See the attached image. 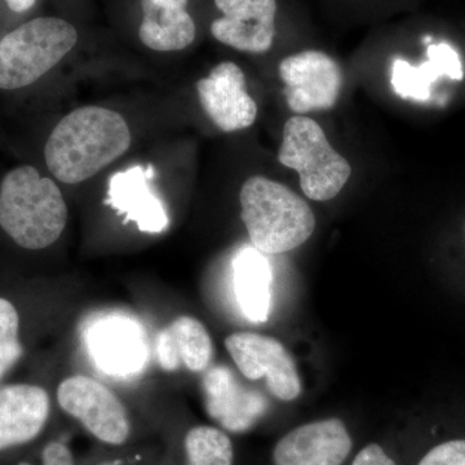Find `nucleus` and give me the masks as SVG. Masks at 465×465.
Segmentation results:
<instances>
[{
	"label": "nucleus",
	"instance_id": "423d86ee",
	"mask_svg": "<svg viewBox=\"0 0 465 465\" xmlns=\"http://www.w3.org/2000/svg\"><path fill=\"white\" fill-rule=\"evenodd\" d=\"M57 401L67 415L78 420L100 442L122 446L130 439V419L124 403L94 379L70 376L58 385Z\"/></svg>",
	"mask_w": 465,
	"mask_h": 465
},
{
	"label": "nucleus",
	"instance_id": "cd10ccee",
	"mask_svg": "<svg viewBox=\"0 0 465 465\" xmlns=\"http://www.w3.org/2000/svg\"><path fill=\"white\" fill-rule=\"evenodd\" d=\"M464 231H465V225H464Z\"/></svg>",
	"mask_w": 465,
	"mask_h": 465
},
{
	"label": "nucleus",
	"instance_id": "5701e85b",
	"mask_svg": "<svg viewBox=\"0 0 465 465\" xmlns=\"http://www.w3.org/2000/svg\"><path fill=\"white\" fill-rule=\"evenodd\" d=\"M351 465H397V463L381 445L370 443L358 452Z\"/></svg>",
	"mask_w": 465,
	"mask_h": 465
},
{
	"label": "nucleus",
	"instance_id": "0eeeda50",
	"mask_svg": "<svg viewBox=\"0 0 465 465\" xmlns=\"http://www.w3.org/2000/svg\"><path fill=\"white\" fill-rule=\"evenodd\" d=\"M280 76L284 82L287 105L299 114L331 109L341 96V67L321 51H304L283 58Z\"/></svg>",
	"mask_w": 465,
	"mask_h": 465
},
{
	"label": "nucleus",
	"instance_id": "f8f14e48",
	"mask_svg": "<svg viewBox=\"0 0 465 465\" xmlns=\"http://www.w3.org/2000/svg\"><path fill=\"white\" fill-rule=\"evenodd\" d=\"M203 393L207 414L225 432H247L268 411V400L244 387L229 367L217 366L207 372Z\"/></svg>",
	"mask_w": 465,
	"mask_h": 465
},
{
	"label": "nucleus",
	"instance_id": "9d476101",
	"mask_svg": "<svg viewBox=\"0 0 465 465\" xmlns=\"http://www.w3.org/2000/svg\"><path fill=\"white\" fill-rule=\"evenodd\" d=\"M353 448L351 433L341 419L299 425L278 440L274 465H342Z\"/></svg>",
	"mask_w": 465,
	"mask_h": 465
},
{
	"label": "nucleus",
	"instance_id": "a878e982",
	"mask_svg": "<svg viewBox=\"0 0 465 465\" xmlns=\"http://www.w3.org/2000/svg\"><path fill=\"white\" fill-rule=\"evenodd\" d=\"M101 465H121V461H110V463L101 464Z\"/></svg>",
	"mask_w": 465,
	"mask_h": 465
},
{
	"label": "nucleus",
	"instance_id": "1a4fd4ad",
	"mask_svg": "<svg viewBox=\"0 0 465 465\" xmlns=\"http://www.w3.org/2000/svg\"><path fill=\"white\" fill-rule=\"evenodd\" d=\"M204 113L224 133L244 130L255 124L258 106L246 90V78L231 61L219 64L206 78L197 82Z\"/></svg>",
	"mask_w": 465,
	"mask_h": 465
},
{
	"label": "nucleus",
	"instance_id": "dca6fc26",
	"mask_svg": "<svg viewBox=\"0 0 465 465\" xmlns=\"http://www.w3.org/2000/svg\"><path fill=\"white\" fill-rule=\"evenodd\" d=\"M213 341L206 327L197 318H176L162 330L155 344L159 366L168 372L185 366L189 371L202 372L213 358Z\"/></svg>",
	"mask_w": 465,
	"mask_h": 465
},
{
	"label": "nucleus",
	"instance_id": "20e7f679",
	"mask_svg": "<svg viewBox=\"0 0 465 465\" xmlns=\"http://www.w3.org/2000/svg\"><path fill=\"white\" fill-rule=\"evenodd\" d=\"M78 42L75 27L63 18L39 17L18 26L0 41V90L35 84Z\"/></svg>",
	"mask_w": 465,
	"mask_h": 465
},
{
	"label": "nucleus",
	"instance_id": "6e6552de",
	"mask_svg": "<svg viewBox=\"0 0 465 465\" xmlns=\"http://www.w3.org/2000/svg\"><path fill=\"white\" fill-rule=\"evenodd\" d=\"M225 347L242 374L250 381L265 378L277 399L293 401L302 393L298 369L280 341L260 333L237 332L226 338Z\"/></svg>",
	"mask_w": 465,
	"mask_h": 465
},
{
	"label": "nucleus",
	"instance_id": "4be33fe9",
	"mask_svg": "<svg viewBox=\"0 0 465 465\" xmlns=\"http://www.w3.org/2000/svg\"><path fill=\"white\" fill-rule=\"evenodd\" d=\"M416 465H465V439L449 440L433 446Z\"/></svg>",
	"mask_w": 465,
	"mask_h": 465
},
{
	"label": "nucleus",
	"instance_id": "2eb2a0df",
	"mask_svg": "<svg viewBox=\"0 0 465 465\" xmlns=\"http://www.w3.org/2000/svg\"><path fill=\"white\" fill-rule=\"evenodd\" d=\"M154 176L152 166H134L124 173H115L109 183V200L124 223H136L145 232H162L168 225L166 208L152 192L149 180Z\"/></svg>",
	"mask_w": 465,
	"mask_h": 465
},
{
	"label": "nucleus",
	"instance_id": "6ab92c4d",
	"mask_svg": "<svg viewBox=\"0 0 465 465\" xmlns=\"http://www.w3.org/2000/svg\"><path fill=\"white\" fill-rule=\"evenodd\" d=\"M232 272L242 313L251 322H266L271 316L272 268L264 253L244 246L232 262Z\"/></svg>",
	"mask_w": 465,
	"mask_h": 465
},
{
	"label": "nucleus",
	"instance_id": "39448f33",
	"mask_svg": "<svg viewBox=\"0 0 465 465\" xmlns=\"http://www.w3.org/2000/svg\"><path fill=\"white\" fill-rule=\"evenodd\" d=\"M278 159L299 173L302 191L312 201L333 200L351 174L347 159L330 145L321 125L307 116H292L284 124Z\"/></svg>",
	"mask_w": 465,
	"mask_h": 465
},
{
	"label": "nucleus",
	"instance_id": "aec40b11",
	"mask_svg": "<svg viewBox=\"0 0 465 465\" xmlns=\"http://www.w3.org/2000/svg\"><path fill=\"white\" fill-rule=\"evenodd\" d=\"M185 465H232L234 448L225 430L211 425H198L183 440Z\"/></svg>",
	"mask_w": 465,
	"mask_h": 465
},
{
	"label": "nucleus",
	"instance_id": "f3484780",
	"mask_svg": "<svg viewBox=\"0 0 465 465\" xmlns=\"http://www.w3.org/2000/svg\"><path fill=\"white\" fill-rule=\"evenodd\" d=\"M428 61L412 66L402 58H397L391 67V85L400 97L406 100L427 101L432 94L437 79L449 76L461 81L464 76L460 57L446 43L430 45L427 48Z\"/></svg>",
	"mask_w": 465,
	"mask_h": 465
},
{
	"label": "nucleus",
	"instance_id": "9b49d317",
	"mask_svg": "<svg viewBox=\"0 0 465 465\" xmlns=\"http://www.w3.org/2000/svg\"><path fill=\"white\" fill-rule=\"evenodd\" d=\"M223 17L211 24L213 38L250 54H265L273 45L275 0H215Z\"/></svg>",
	"mask_w": 465,
	"mask_h": 465
},
{
	"label": "nucleus",
	"instance_id": "393cba45",
	"mask_svg": "<svg viewBox=\"0 0 465 465\" xmlns=\"http://www.w3.org/2000/svg\"><path fill=\"white\" fill-rule=\"evenodd\" d=\"M8 8L16 14H24L35 5V0H5Z\"/></svg>",
	"mask_w": 465,
	"mask_h": 465
},
{
	"label": "nucleus",
	"instance_id": "7ed1b4c3",
	"mask_svg": "<svg viewBox=\"0 0 465 465\" xmlns=\"http://www.w3.org/2000/svg\"><path fill=\"white\" fill-rule=\"evenodd\" d=\"M240 201L242 222L260 252L277 255L298 249L316 229L307 202L283 183L250 177L242 186Z\"/></svg>",
	"mask_w": 465,
	"mask_h": 465
},
{
	"label": "nucleus",
	"instance_id": "a211bd4d",
	"mask_svg": "<svg viewBox=\"0 0 465 465\" xmlns=\"http://www.w3.org/2000/svg\"><path fill=\"white\" fill-rule=\"evenodd\" d=\"M140 39L153 51H182L195 39V24L186 11L188 0H142Z\"/></svg>",
	"mask_w": 465,
	"mask_h": 465
},
{
	"label": "nucleus",
	"instance_id": "bb28decb",
	"mask_svg": "<svg viewBox=\"0 0 465 465\" xmlns=\"http://www.w3.org/2000/svg\"><path fill=\"white\" fill-rule=\"evenodd\" d=\"M21 465H29V464H21Z\"/></svg>",
	"mask_w": 465,
	"mask_h": 465
},
{
	"label": "nucleus",
	"instance_id": "b1692460",
	"mask_svg": "<svg viewBox=\"0 0 465 465\" xmlns=\"http://www.w3.org/2000/svg\"><path fill=\"white\" fill-rule=\"evenodd\" d=\"M43 465H75L72 451L65 443L54 442L48 443L42 451Z\"/></svg>",
	"mask_w": 465,
	"mask_h": 465
},
{
	"label": "nucleus",
	"instance_id": "4468645a",
	"mask_svg": "<svg viewBox=\"0 0 465 465\" xmlns=\"http://www.w3.org/2000/svg\"><path fill=\"white\" fill-rule=\"evenodd\" d=\"M51 401L38 385L16 384L0 390V451L35 440L50 419Z\"/></svg>",
	"mask_w": 465,
	"mask_h": 465
},
{
	"label": "nucleus",
	"instance_id": "f257e3e1",
	"mask_svg": "<svg viewBox=\"0 0 465 465\" xmlns=\"http://www.w3.org/2000/svg\"><path fill=\"white\" fill-rule=\"evenodd\" d=\"M124 116L100 106H84L58 122L45 148V164L69 185L84 183L124 155L131 145Z\"/></svg>",
	"mask_w": 465,
	"mask_h": 465
},
{
	"label": "nucleus",
	"instance_id": "ddd939ff",
	"mask_svg": "<svg viewBox=\"0 0 465 465\" xmlns=\"http://www.w3.org/2000/svg\"><path fill=\"white\" fill-rule=\"evenodd\" d=\"M87 339L94 362L106 374L134 375L145 365L148 357L145 332L133 320L104 318L91 327Z\"/></svg>",
	"mask_w": 465,
	"mask_h": 465
},
{
	"label": "nucleus",
	"instance_id": "f03ea898",
	"mask_svg": "<svg viewBox=\"0 0 465 465\" xmlns=\"http://www.w3.org/2000/svg\"><path fill=\"white\" fill-rule=\"evenodd\" d=\"M67 206L56 183L33 166L9 171L0 185V228L26 250H43L61 237Z\"/></svg>",
	"mask_w": 465,
	"mask_h": 465
},
{
	"label": "nucleus",
	"instance_id": "412c9836",
	"mask_svg": "<svg viewBox=\"0 0 465 465\" xmlns=\"http://www.w3.org/2000/svg\"><path fill=\"white\" fill-rule=\"evenodd\" d=\"M20 318L15 305L0 298V381L12 369L21 356Z\"/></svg>",
	"mask_w": 465,
	"mask_h": 465
}]
</instances>
